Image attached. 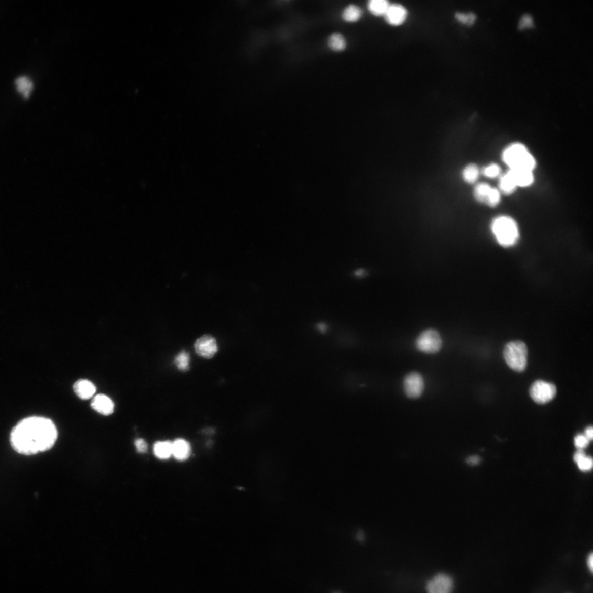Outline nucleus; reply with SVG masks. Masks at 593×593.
I'll return each mask as SVG.
<instances>
[{"instance_id":"obj_1","label":"nucleus","mask_w":593,"mask_h":593,"mask_svg":"<svg viewBox=\"0 0 593 593\" xmlns=\"http://www.w3.org/2000/svg\"><path fill=\"white\" fill-rule=\"evenodd\" d=\"M57 437V430L52 420L44 417L31 416L19 421L13 428L10 441L18 453L33 455L51 449Z\"/></svg>"},{"instance_id":"obj_25","label":"nucleus","mask_w":593,"mask_h":593,"mask_svg":"<svg viewBox=\"0 0 593 593\" xmlns=\"http://www.w3.org/2000/svg\"><path fill=\"white\" fill-rule=\"evenodd\" d=\"M455 18L458 22L463 24L471 25L475 22L476 16L474 13L471 12L469 13L457 12L455 14Z\"/></svg>"},{"instance_id":"obj_5","label":"nucleus","mask_w":593,"mask_h":593,"mask_svg":"<svg viewBox=\"0 0 593 593\" xmlns=\"http://www.w3.org/2000/svg\"><path fill=\"white\" fill-rule=\"evenodd\" d=\"M416 347L419 351L426 354H434L439 351L442 346L440 334L434 329L424 330L416 340Z\"/></svg>"},{"instance_id":"obj_30","label":"nucleus","mask_w":593,"mask_h":593,"mask_svg":"<svg viewBox=\"0 0 593 593\" xmlns=\"http://www.w3.org/2000/svg\"><path fill=\"white\" fill-rule=\"evenodd\" d=\"M481 462L480 457L477 455H471L466 458V463L469 466H475Z\"/></svg>"},{"instance_id":"obj_27","label":"nucleus","mask_w":593,"mask_h":593,"mask_svg":"<svg viewBox=\"0 0 593 593\" xmlns=\"http://www.w3.org/2000/svg\"><path fill=\"white\" fill-rule=\"evenodd\" d=\"M589 441L583 435H578L575 439V446L579 449H582L588 446Z\"/></svg>"},{"instance_id":"obj_7","label":"nucleus","mask_w":593,"mask_h":593,"mask_svg":"<svg viewBox=\"0 0 593 593\" xmlns=\"http://www.w3.org/2000/svg\"><path fill=\"white\" fill-rule=\"evenodd\" d=\"M557 389L554 384L538 380L535 382L530 390V396L538 404L551 401L556 394Z\"/></svg>"},{"instance_id":"obj_9","label":"nucleus","mask_w":593,"mask_h":593,"mask_svg":"<svg viewBox=\"0 0 593 593\" xmlns=\"http://www.w3.org/2000/svg\"><path fill=\"white\" fill-rule=\"evenodd\" d=\"M404 392L407 397L416 399L422 394L424 389V381L421 374L417 372L408 374L404 379Z\"/></svg>"},{"instance_id":"obj_10","label":"nucleus","mask_w":593,"mask_h":593,"mask_svg":"<svg viewBox=\"0 0 593 593\" xmlns=\"http://www.w3.org/2000/svg\"><path fill=\"white\" fill-rule=\"evenodd\" d=\"M195 349L200 356L211 359L217 352L218 346L216 340L212 336L205 335L197 340Z\"/></svg>"},{"instance_id":"obj_18","label":"nucleus","mask_w":593,"mask_h":593,"mask_svg":"<svg viewBox=\"0 0 593 593\" xmlns=\"http://www.w3.org/2000/svg\"><path fill=\"white\" fill-rule=\"evenodd\" d=\"M16 89L23 97L28 98L33 89L31 80L27 76H20L15 80Z\"/></svg>"},{"instance_id":"obj_28","label":"nucleus","mask_w":593,"mask_h":593,"mask_svg":"<svg viewBox=\"0 0 593 593\" xmlns=\"http://www.w3.org/2000/svg\"><path fill=\"white\" fill-rule=\"evenodd\" d=\"M579 469L586 471L590 470L592 466V460L591 457L585 456L584 459L577 463Z\"/></svg>"},{"instance_id":"obj_29","label":"nucleus","mask_w":593,"mask_h":593,"mask_svg":"<svg viewBox=\"0 0 593 593\" xmlns=\"http://www.w3.org/2000/svg\"><path fill=\"white\" fill-rule=\"evenodd\" d=\"M135 446L140 453H145L147 449V444L143 439H138L135 442Z\"/></svg>"},{"instance_id":"obj_22","label":"nucleus","mask_w":593,"mask_h":593,"mask_svg":"<svg viewBox=\"0 0 593 593\" xmlns=\"http://www.w3.org/2000/svg\"><path fill=\"white\" fill-rule=\"evenodd\" d=\"M330 48L334 51H342L346 48V40L341 34L334 33L328 39Z\"/></svg>"},{"instance_id":"obj_14","label":"nucleus","mask_w":593,"mask_h":593,"mask_svg":"<svg viewBox=\"0 0 593 593\" xmlns=\"http://www.w3.org/2000/svg\"><path fill=\"white\" fill-rule=\"evenodd\" d=\"M508 173L517 187H527L533 184V172L526 170H509Z\"/></svg>"},{"instance_id":"obj_21","label":"nucleus","mask_w":593,"mask_h":593,"mask_svg":"<svg viewBox=\"0 0 593 593\" xmlns=\"http://www.w3.org/2000/svg\"><path fill=\"white\" fill-rule=\"evenodd\" d=\"M361 15L362 11L359 7L351 5L343 11L342 18L346 22L352 23L359 21Z\"/></svg>"},{"instance_id":"obj_16","label":"nucleus","mask_w":593,"mask_h":593,"mask_svg":"<svg viewBox=\"0 0 593 593\" xmlns=\"http://www.w3.org/2000/svg\"><path fill=\"white\" fill-rule=\"evenodd\" d=\"M500 177L498 190L501 193L507 195L514 193L517 187L508 172L501 175Z\"/></svg>"},{"instance_id":"obj_23","label":"nucleus","mask_w":593,"mask_h":593,"mask_svg":"<svg viewBox=\"0 0 593 593\" xmlns=\"http://www.w3.org/2000/svg\"><path fill=\"white\" fill-rule=\"evenodd\" d=\"M175 365L181 371H185L189 369L190 355L185 350L180 352L175 357L174 360Z\"/></svg>"},{"instance_id":"obj_15","label":"nucleus","mask_w":593,"mask_h":593,"mask_svg":"<svg viewBox=\"0 0 593 593\" xmlns=\"http://www.w3.org/2000/svg\"><path fill=\"white\" fill-rule=\"evenodd\" d=\"M190 454V445L185 440L179 439L172 442V455L177 460H186L189 457Z\"/></svg>"},{"instance_id":"obj_13","label":"nucleus","mask_w":593,"mask_h":593,"mask_svg":"<svg viewBox=\"0 0 593 593\" xmlns=\"http://www.w3.org/2000/svg\"><path fill=\"white\" fill-rule=\"evenodd\" d=\"M74 392L82 400H89L95 394L96 388L95 385L88 380L81 379L74 383Z\"/></svg>"},{"instance_id":"obj_11","label":"nucleus","mask_w":593,"mask_h":593,"mask_svg":"<svg viewBox=\"0 0 593 593\" xmlns=\"http://www.w3.org/2000/svg\"><path fill=\"white\" fill-rule=\"evenodd\" d=\"M386 22L392 26H399L406 21L408 11L400 4H390L385 16Z\"/></svg>"},{"instance_id":"obj_32","label":"nucleus","mask_w":593,"mask_h":593,"mask_svg":"<svg viewBox=\"0 0 593 593\" xmlns=\"http://www.w3.org/2000/svg\"><path fill=\"white\" fill-rule=\"evenodd\" d=\"M584 436L587 438V439L589 441L592 440L593 430L591 426L588 427L585 430Z\"/></svg>"},{"instance_id":"obj_8","label":"nucleus","mask_w":593,"mask_h":593,"mask_svg":"<svg viewBox=\"0 0 593 593\" xmlns=\"http://www.w3.org/2000/svg\"><path fill=\"white\" fill-rule=\"evenodd\" d=\"M473 194L478 202L491 207L497 206L501 199L500 192L497 188L485 183L477 184L474 187Z\"/></svg>"},{"instance_id":"obj_19","label":"nucleus","mask_w":593,"mask_h":593,"mask_svg":"<svg viewBox=\"0 0 593 593\" xmlns=\"http://www.w3.org/2000/svg\"><path fill=\"white\" fill-rule=\"evenodd\" d=\"M480 171L478 166L475 164H469L463 170L462 178L466 183L473 184L479 178Z\"/></svg>"},{"instance_id":"obj_4","label":"nucleus","mask_w":593,"mask_h":593,"mask_svg":"<svg viewBox=\"0 0 593 593\" xmlns=\"http://www.w3.org/2000/svg\"><path fill=\"white\" fill-rule=\"evenodd\" d=\"M528 348L522 341L510 342L505 346L504 357L508 365L516 372H521L526 368Z\"/></svg>"},{"instance_id":"obj_6","label":"nucleus","mask_w":593,"mask_h":593,"mask_svg":"<svg viewBox=\"0 0 593 593\" xmlns=\"http://www.w3.org/2000/svg\"><path fill=\"white\" fill-rule=\"evenodd\" d=\"M454 589L453 577L445 572L438 573L426 584V593H453Z\"/></svg>"},{"instance_id":"obj_24","label":"nucleus","mask_w":593,"mask_h":593,"mask_svg":"<svg viewBox=\"0 0 593 593\" xmlns=\"http://www.w3.org/2000/svg\"><path fill=\"white\" fill-rule=\"evenodd\" d=\"M481 172L484 176L490 179L496 178L502 175L501 167L495 163L484 167Z\"/></svg>"},{"instance_id":"obj_12","label":"nucleus","mask_w":593,"mask_h":593,"mask_svg":"<svg viewBox=\"0 0 593 593\" xmlns=\"http://www.w3.org/2000/svg\"><path fill=\"white\" fill-rule=\"evenodd\" d=\"M91 406L97 412L104 416L110 415L114 409V403L110 398L101 394L93 398Z\"/></svg>"},{"instance_id":"obj_26","label":"nucleus","mask_w":593,"mask_h":593,"mask_svg":"<svg viewBox=\"0 0 593 593\" xmlns=\"http://www.w3.org/2000/svg\"><path fill=\"white\" fill-rule=\"evenodd\" d=\"M534 26V19L532 16L528 13H525L523 15L518 23L519 29L522 30L525 28H530Z\"/></svg>"},{"instance_id":"obj_31","label":"nucleus","mask_w":593,"mask_h":593,"mask_svg":"<svg viewBox=\"0 0 593 593\" xmlns=\"http://www.w3.org/2000/svg\"><path fill=\"white\" fill-rule=\"evenodd\" d=\"M585 456H586V455H585V453L583 452V451L579 449V450L576 451V452L574 454V460L576 463H578L579 462L581 461L583 459H584V458Z\"/></svg>"},{"instance_id":"obj_33","label":"nucleus","mask_w":593,"mask_h":593,"mask_svg":"<svg viewBox=\"0 0 593 593\" xmlns=\"http://www.w3.org/2000/svg\"><path fill=\"white\" fill-rule=\"evenodd\" d=\"M587 562L588 567L590 571L591 572H592V568H593V556H592V553H591L588 556Z\"/></svg>"},{"instance_id":"obj_3","label":"nucleus","mask_w":593,"mask_h":593,"mask_svg":"<svg viewBox=\"0 0 593 593\" xmlns=\"http://www.w3.org/2000/svg\"><path fill=\"white\" fill-rule=\"evenodd\" d=\"M502 158L510 170H526L533 172L536 160L526 146L520 143L509 145L505 148Z\"/></svg>"},{"instance_id":"obj_2","label":"nucleus","mask_w":593,"mask_h":593,"mask_svg":"<svg viewBox=\"0 0 593 593\" xmlns=\"http://www.w3.org/2000/svg\"><path fill=\"white\" fill-rule=\"evenodd\" d=\"M490 230L497 243L504 248L515 246L520 239V231L516 221L508 215L495 218L490 223Z\"/></svg>"},{"instance_id":"obj_17","label":"nucleus","mask_w":593,"mask_h":593,"mask_svg":"<svg viewBox=\"0 0 593 593\" xmlns=\"http://www.w3.org/2000/svg\"><path fill=\"white\" fill-rule=\"evenodd\" d=\"M154 453L159 459L166 460L172 455V442L159 441L155 443Z\"/></svg>"},{"instance_id":"obj_20","label":"nucleus","mask_w":593,"mask_h":593,"mask_svg":"<svg viewBox=\"0 0 593 593\" xmlns=\"http://www.w3.org/2000/svg\"><path fill=\"white\" fill-rule=\"evenodd\" d=\"M390 4L386 0H371L368 4L370 13L376 16H385Z\"/></svg>"}]
</instances>
